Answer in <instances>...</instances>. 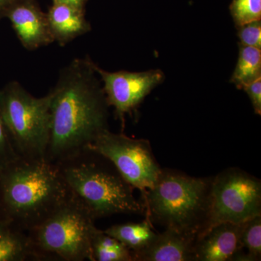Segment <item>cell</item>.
<instances>
[{"mask_svg":"<svg viewBox=\"0 0 261 261\" xmlns=\"http://www.w3.org/2000/svg\"><path fill=\"white\" fill-rule=\"evenodd\" d=\"M89 1V0H53V3H65L85 10L86 5Z\"/></svg>","mask_w":261,"mask_h":261,"instance_id":"23","label":"cell"},{"mask_svg":"<svg viewBox=\"0 0 261 261\" xmlns=\"http://www.w3.org/2000/svg\"><path fill=\"white\" fill-rule=\"evenodd\" d=\"M240 243L243 252L246 250V261L260 260L261 215L243 223Z\"/></svg>","mask_w":261,"mask_h":261,"instance_id":"18","label":"cell"},{"mask_svg":"<svg viewBox=\"0 0 261 261\" xmlns=\"http://www.w3.org/2000/svg\"><path fill=\"white\" fill-rule=\"evenodd\" d=\"M95 220L71 196L45 221L29 231L39 260L91 261Z\"/></svg>","mask_w":261,"mask_h":261,"instance_id":"6","label":"cell"},{"mask_svg":"<svg viewBox=\"0 0 261 261\" xmlns=\"http://www.w3.org/2000/svg\"><path fill=\"white\" fill-rule=\"evenodd\" d=\"M14 0H0V13Z\"/></svg>","mask_w":261,"mask_h":261,"instance_id":"24","label":"cell"},{"mask_svg":"<svg viewBox=\"0 0 261 261\" xmlns=\"http://www.w3.org/2000/svg\"><path fill=\"white\" fill-rule=\"evenodd\" d=\"M246 92L250 102H251L254 111L257 115H261V79H259L252 83L245 86L243 89Z\"/></svg>","mask_w":261,"mask_h":261,"instance_id":"22","label":"cell"},{"mask_svg":"<svg viewBox=\"0 0 261 261\" xmlns=\"http://www.w3.org/2000/svg\"><path fill=\"white\" fill-rule=\"evenodd\" d=\"M243 223H221L199 235L195 260H245L240 243Z\"/></svg>","mask_w":261,"mask_h":261,"instance_id":"11","label":"cell"},{"mask_svg":"<svg viewBox=\"0 0 261 261\" xmlns=\"http://www.w3.org/2000/svg\"><path fill=\"white\" fill-rule=\"evenodd\" d=\"M239 57L230 82L237 88L243 89L245 86L261 79V49L239 44Z\"/></svg>","mask_w":261,"mask_h":261,"instance_id":"16","label":"cell"},{"mask_svg":"<svg viewBox=\"0 0 261 261\" xmlns=\"http://www.w3.org/2000/svg\"><path fill=\"white\" fill-rule=\"evenodd\" d=\"M59 167L47 160L18 159L0 169V216L25 232L70 197Z\"/></svg>","mask_w":261,"mask_h":261,"instance_id":"2","label":"cell"},{"mask_svg":"<svg viewBox=\"0 0 261 261\" xmlns=\"http://www.w3.org/2000/svg\"><path fill=\"white\" fill-rule=\"evenodd\" d=\"M95 70L102 82L108 106L114 108L116 116L122 123L125 116L132 113L165 80L164 73L159 69L108 72L95 64Z\"/></svg>","mask_w":261,"mask_h":261,"instance_id":"9","label":"cell"},{"mask_svg":"<svg viewBox=\"0 0 261 261\" xmlns=\"http://www.w3.org/2000/svg\"><path fill=\"white\" fill-rule=\"evenodd\" d=\"M39 260L28 233L0 216V261Z\"/></svg>","mask_w":261,"mask_h":261,"instance_id":"14","label":"cell"},{"mask_svg":"<svg viewBox=\"0 0 261 261\" xmlns=\"http://www.w3.org/2000/svg\"><path fill=\"white\" fill-rule=\"evenodd\" d=\"M259 215L260 180L240 168H228L213 177L208 217L200 234L214 225L242 224Z\"/></svg>","mask_w":261,"mask_h":261,"instance_id":"7","label":"cell"},{"mask_svg":"<svg viewBox=\"0 0 261 261\" xmlns=\"http://www.w3.org/2000/svg\"><path fill=\"white\" fill-rule=\"evenodd\" d=\"M91 261H134L132 251L102 230H96L92 240Z\"/></svg>","mask_w":261,"mask_h":261,"instance_id":"17","label":"cell"},{"mask_svg":"<svg viewBox=\"0 0 261 261\" xmlns=\"http://www.w3.org/2000/svg\"><path fill=\"white\" fill-rule=\"evenodd\" d=\"M240 45L261 49V20L237 27Z\"/></svg>","mask_w":261,"mask_h":261,"instance_id":"20","label":"cell"},{"mask_svg":"<svg viewBox=\"0 0 261 261\" xmlns=\"http://www.w3.org/2000/svg\"><path fill=\"white\" fill-rule=\"evenodd\" d=\"M88 148L109 160L122 177L142 195L154 186L162 172L149 141L144 139L130 138L108 129Z\"/></svg>","mask_w":261,"mask_h":261,"instance_id":"8","label":"cell"},{"mask_svg":"<svg viewBox=\"0 0 261 261\" xmlns=\"http://www.w3.org/2000/svg\"><path fill=\"white\" fill-rule=\"evenodd\" d=\"M47 15L54 42L62 47L92 30L85 10L73 5L53 3Z\"/></svg>","mask_w":261,"mask_h":261,"instance_id":"13","label":"cell"},{"mask_svg":"<svg viewBox=\"0 0 261 261\" xmlns=\"http://www.w3.org/2000/svg\"><path fill=\"white\" fill-rule=\"evenodd\" d=\"M104 231L128 247L133 256L148 247L159 233L148 219L140 223L113 225Z\"/></svg>","mask_w":261,"mask_h":261,"instance_id":"15","label":"cell"},{"mask_svg":"<svg viewBox=\"0 0 261 261\" xmlns=\"http://www.w3.org/2000/svg\"><path fill=\"white\" fill-rule=\"evenodd\" d=\"M197 238V233L165 228L148 247L134 255V261H196Z\"/></svg>","mask_w":261,"mask_h":261,"instance_id":"12","label":"cell"},{"mask_svg":"<svg viewBox=\"0 0 261 261\" xmlns=\"http://www.w3.org/2000/svg\"><path fill=\"white\" fill-rule=\"evenodd\" d=\"M50 92L35 97L15 81L0 90V111L20 159H45L50 133Z\"/></svg>","mask_w":261,"mask_h":261,"instance_id":"5","label":"cell"},{"mask_svg":"<svg viewBox=\"0 0 261 261\" xmlns=\"http://www.w3.org/2000/svg\"><path fill=\"white\" fill-rule=\"evenodd\" d=\"M213 177L197 178L171 170L162 172L142 195L150 222L200 234L207 223Z\"/></svg>","mask_w":261,"mask_h":261,"instance_id":"4","label":"cell"},{"mask_svg":"<svg viewBox=\"0 0 261 261\" xmlns=\"http://www.w3.org/2000/svg\"><path fill=\"white\" fill-rule=\"evenodd\" d=\"M50 133L45 159L58 163L87 149L108 128V103L87 56L75 58L60 72L50 91Z\"/></svg>","mask_w":261,"mask_h":261,"instance_id":"1","label":"cell"},{"mask_svg":"<svg viewBox=\"0 0 261 261\" xmlns=\"http://www.w3.org/2000/svg\"><path fill=\"white\" fill-rule=\"evenodd\" d=\"M229 10L236 27L261 20V0H232Z\"/></svg>","mask_w":261,"mask_h":261,"instance_id":"19","label":"cell"},{"mask_svg":"<svg viewBox=\"0 0 261 261\" xmlns=\"http://www.w3.org/2000/svg\"><path fill=\"white\" fill-rule=\"evenodd\" d=\"M20 159L10 140L0 111V169Z\"/></svg>","mask_w":261,"mask_h":261,"instance_id":"21","label":"cell"},{"mask_svg":"<svg viewBox=\"0 0 261 261\" xmlns=\"http://www.w3.org/2000/svg\"><path fill=\"white\" fill-rule=\"evenodd\" d=\"M10 20L23 47L35 50L54 42L47 13L36 0H14L0 13V18Z\"/></svg>","mask_w":261,"mask_h":261,"instance_id":"10","label":"cell"},{"mask_svg":"<svg viewBox=\"0 0 261 261\" xmlns=\"http://www.w3.org/2000/svg\"><path fill=\"white\" fill-rule=\"evenodd\" d=\"M71 195L94 220L145 214V204L109 160L87 148L56 163Z\"/></svg>","mask_w":261,"mask_h":261,"instance_id":"3","label":"cell"}]
</instances>
